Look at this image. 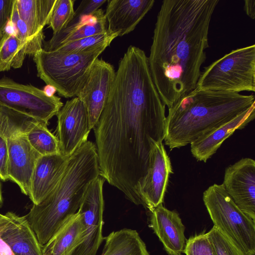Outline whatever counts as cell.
Masks as SVG:
<instances>
[{
	"mask_svg": "<svg viewBox=\"0 0 255 255\" xmlns=\"http://www.w3.org/2000/svg\"><path fill=\"white\" fill-rule=\"evenodd\" d=\"M165 105L141 49L121 59L106 104L94 128L100 176L136 205L151 150L165 136Z\"/></svg>",
	"mask_w": 255,
	"mask_h": 255,
	"instance_id": "6da1fadb",
	"label": "cell"
},
{
	"mask_svg": "<svg viewBox=\"0 0 255 255\" xmlns=\"http://www.w3.org/2000/svg\"><path fill=\"white\" fill-rule=\"evenodd\" d=\"M219 0H164L158 12L148 63L168 108L196 89L206 59L210 23Z\"/></svg>",
	"mask_w": 255,
	"mask_h": 255,
	"instance_id": "7a4b0ae2",
	"label": "cell"
},
{
	"mask_svg": "<svg viewBox=\"0 0 255 255\" xmlns=\"http://www.w3.org/2000/svg\"><path fill=\"white\" fill-rule=\"evenodd\" d=\"M255 106L254 95L196 89L168 108L164 143L186 146Z\"/></svg>",
	"mask_w": 255,
	"mask_h": 255,
	"instance_id": "3957f363",
	"label": "cell"
},
{
	"mask_svg": "<svg viewBox=\"0 0 255 255\" xmlns=\"http://www.w3.org/2000/svg\"><path fill=\"white\" fill-rule=\"evenodd\" d=\"M99 176L96 145L87 141L70 157L56 188L25 215L41 248L78 212L89 184Z\"/></svg>",
	"mask_w": 255,
	"mask_h": 255,
	"instance_id": "277c9868",
	"label": "cell"
},
{
	"mask_svg": "<svg viewBox=\"0 0 255 255\" xmlns=\"http://www.w3.org/2000/svg\"><path fill=\"white\" fill-rule=\"evenodd\" d=\"M108 46L74 53L46 51L42 48L33 56L37 76L54 87L59 95L66 98L77 97L95 60Z\"/></svg>",
	"mask_w": 255,
	"mask_h": 255,
	"instance_id": "5b68a950",
	"label": "cell"
},
{
	"mask_svg": "<svg viewBox=\"0 0 255 255\" xmlns=\"http://www.w3.org/2000/svg\"><path fill=\"white\" fill-rule=\"evenodd\" d=\"M203 200L214 226L245 255H255V220L237 206L223 185L209 186Z\"/></svg>",
	"mask_w": 255,
	"mask_h": 255,
	"instance_id": "8992f818",
	"label": "cell"
},
{
	"mask_svg": "<svg viewBox=\"0 0 255 255\" xmlns=\"http://www.w3.org/2000/svg\"><path fill=\"white\" fill-rule=\"evenodd\" d=\"M196 89L238 93L254 92L255 45L233 50L205 67Z\"/></svg>",
	"mask_w": 255,
	"mask_h": 255,
	"instance_id": "52a82bcc",
	"label": "cell"
},
{
	"mask_svg": "<svg viewBox=\"0 0 255 255\" xmlns=\"http://www.w3.org/2000/svg\"><path fill=\"white\" fill-rule=\"evenodd\" d=\"M63 106L60 98L48 97L32 85L20 84L7 77L0 79V106L48 125Z\"/></svg>",
	"mask_w": 255,
	"mask_h": 255,
	"instance_id": "ba28073f",
	"label": "cell"
},
{
	"mask_svg": "<svg viewBox=\"0 0 255 255\" xmlns=\"http://www.w3.org/2000/svg\"><path fill=\"white\" fill-rule=\"evenodd\" d=\"M105 179L99 176L87 188L78 212L86 229L84 241L73 255H96L104 241L102 229L104 201L103 187Z\"/></svg>",
	"mask_w": 255,
	"mask_h": 255,
	"instance_id": "9c48e42d",
	"label": "cell"
},
{
	"mask_svg": "<svg viewBox=\"0 0 255 255\" xmlns=\"http://www.w3.org/2000/svg\"><path fill=\"white\" fill-rule=\"evenodd\" d=\"M56 116L60 153L70 157L87 141L91 130L86 107L76 97L68 100Z\"/></svg>",
	"mask_w": 255,
	"mask_h": 255,
	"instance_id": "30bf717a",
	"label": "cell"
},
{
	"mask_svg": "<svg viewBox=\"0 0 255 255\" xmlns=\"http://www.w3.org/2000/svg\"><path fill=\"white\" fill-rule=\"evenodd\" d=\"M113 66L97 59L89 75L77 96L86 107L89 128H94L106 104L115 78Z\"/></svg>",
	"mask_w": 255,
	"mask_h": 255,
	"instance_id": "8fae6325",
	"label": "cell"
},
{
	"mask_svg": "<svg viewBox=\"0 0 255 255\" xmlns=\"http://www.w3.org/2000/svg\"><path fill=\"white\" fill-rule=\"evenodd\" d=\"M225 189L237 206L255 220V161L242 158L225 169Z\"/></svg>",
	"mask_w": 255,
	"mask_h": 255,
	"instance_id": "7c38bea8",
	"label": "cell"
},
{
	"mask_svg": "<svg viewBox=\"0 0 255 255\" xmlns=\"http://www.w3.org/2000/svg\"><path fill=\"white\" fill-rule=\"evenodd\" d=\"M172 165L162 142L155 144L149 157L147 171L139 188L143 207L148 211L162 204Z\"/></svg>",
	"mask_w": 255,
	"mask_h": 255,
	"instance_id": "4fadbf2b",
	"label": "cell"
},
{
	"mask_svg": "<svg viewBox=\"0 0 255 255\" xmlns=\"http://www.w3.org/2000/svg\"><path fill=\"white\" fill-rule=\"evenodd\" d=\"M24 129L7 138L8 175L9 180L16 183L23 194L29 197L32 173L41 155L29 144L24 134Z\"/></svg>",
	"mask_w": 255,
	"mask_h": 255,
	"instance_id": "5bb4252c",
	"label": "cell"
},
{
	"mask_svg": "<svg viewBox=\"0 0 255 255\" xmlns=\"http://www.w3.org/2000/svg\"><path fill=\"white\" fill-rule=\"evenodd\" d=\"M149 227L163 245L168 255H181L187 240L185 227L176 211L165 208L162 204L148 211Z\"/></svg>",
	"mask_w": 255,
	"mask_h": 255,
	"instance_id": "9a60e30c",
	"label": "cell"
},
{
	"mask_svg": "<svg viewBox=\"0 0 255 255\" xmlns=\"http://www.w3.org/2000/svg\"><path fill=\"white\" fill-rule=\"evenodd\" d=\"M1 238L10 255H42V248L26 216L3 215Z\"/></svg>",
	"mask_w": 255,
	"mask_h": 255,
	"instance_id": "2e32d148",
	"label": "cell"
},
{
	"mask_svg": "<svg viewBox=\"0 0 255 255\" xmlns=\"http://www.w3.org/2000/svg\"><path fill=\"white\" fill-rule=\"evenodd\" d=\"M154 0H109L105 15L107 32L123 36L133 31L152 8Z\"/></svg>",
	"mask_w": 255,
	"mask_h": 255,
	"instance_id": "e0dca14e",
	"label": "cell"
},
{
	"mask_svg": "<svg viewBox=\"0 0 255 255\" xmlns=\"http://www.w3.org/2000/svg\"><path fill=\"white\" fill-rule=\"evenodd\" d=\"M69 158L60 153L38 158L31 177L29 197L33 204H38L56 188L64 174Z\"/></svg>",
	"mask_w": 255,
	"mask_h": 255,
	"instance_id": "ac0fdd59",
	"label": "cell"
},
{
	"mask_svg": "<svg viewBox=\"0 0 255 255\" xmlns=\"http://www.w3.org/2000/svg\"><path fill=\"white\" fill-rule=\"evenodd\" d=\"M107 21L103 9L83 15L75 11L67 26L59 33L44 41L43 49L53 51L66 43L107 31Z\"/></svg>",
	"mask_w": 255,
	"mask_h": 255,
	"instance_id": "d6986e66",
	"label": "cell"
},
{
	"mask_svg": "<svg viewBox=\"0 0 255 255\" xmlns=\"http://www.w3.org/2000/svg\"><path fill=\"white\" fill-rule=\"evenodd\" d=\"M255 118V106L202 135L190 144L192 155L198 161L206 162L235 130L245 128Z\"/></svg>",
	"mask_w": 255,
	"mask_h": 255,
	"instance_id": "ffe728a7",
	"label": "cell"
},
{
	"mask_svg": "<svg viewBox=\"0 0 255 255\" xmlns=\"http://www.w3.org/2000/svg\"><path fill=\"white\" fill-rule=\"evenodd\" d=\"M56 0H15L20 17L25 23L34 54L43 48V28L48 25Z\"/></svg>",
	"mask_w": 255,
	"mask_h": 255,
	"instance_id": "44dd1931",
	"label": "cell"
},
{
	"mask_svg": "<svg viewBox=\"0 0 255 255\" xmlns=\"http://www.w3.org/2000/svg\"><path fill=\"white\" fill-rule=\"evenodd\" d=\"M86 229L78 211L68 218L46 245L42 255H73L84 241Z\"/></svg>",
	"mask_w": 255,
	"mask_h": 255,
	"instance_id": "7402d4cb",
	"label": "cell"
},
{
	"mask_svg": "<svg viewBox=\"0 0 255 255\" xmlns=\"http://www.w3.org/2000/svg\"><path fill=\"white\" fill-rule=\"evenodd\" d=\"M101 255H150L146 245L135 230L124 228L104 237Z\"/></svg>",
	"mask_w": 255,
	"mask_h": 255,
	"instance_id": "603a6c76",
	"label": "cell"
},
{
	"mask_svg": "<svg viewBox=\"0 0 255 255\" xmlns=\"http://www.w3.org/2000/svg\"><path fill=\"white\" fill-rule=\"evenodd\" d=\"M47 126L44 123L32 119L23 132L29 144L41 156L60 153L58 138Z\"/></svg>",
	"mask_w": 255,
	"mask_h": 255,
	"instance_id": "cb8c5ba5",
	"label": "cell"
},
{
	"mask_svg": "<svg viewBox=\"0 0 255 255\" xmlns=\"http://www.w3.org/2000/svg\"><path fill=\"white\" fill-rule=\"evenodd\" d=\"M26 55V45L17 35L4 32L0 38V72L20 68Z\"/></svg>",
	"mask_w": 255,
	"mask_h": 255,
	"instance_id": "d4e9b609",
	"label": "cell"
},
{
	"mask_svg": "<svg viewBox=\"0 0 255 255\" xmlns=\"http://www.w3.org/2000/svg\"><path fill=\"white\" fill-rule=\"evenodd\" d=\"M117 36L107 31L63 45L54 50L67 53L83 52L91 50L105 45H110Z\"/></svg>",
	"mask_w": 255,
	"mask_h": 255,
	"instance_id": "484cf974",
	"label": "cell"
},
{
	"mask_svg": "<svg viewBox=\"0 0 255 255\" xmlns=\"http://www.w3.org/2000/svg\"><path fill=\"white\" fill-rule=\"evenodd\" d=\"M75 0H56L48 25L53 34L63 29L72 18Z\"/></svg>",
	"mask_w": 255,
	"mask_h": 255,
	"instance_id": "4316f807",
	"label": "cell"
},
{
	"mask_svg": "<svg viewBox=\"0 0 255 255\" xmlns=\"http://www.w3.org/2000/svg\"><path fill=\"white\" fill-rule=\"evenodd\" d=\"M183 253L186 255H216L207 233L191 236L187 240Z\"/></svg>",
	"mask_w": 255,
	"mask_h": 255,
	"instance_id": "83f0119b",
	"label": "cell"
},
{
	"mask_svg": "<svg viewBox=\"0 0 255 255\" xmlns=\"http://www.w3.org/2000/svg\"><path fill=\"white\" fill-rule=\"evenodd\" d=\"M207 233L216 255H245L214 226Z\"/></svg>",
	"mask_w": 255,
	"mask_h": 255,
	"instance_id": "f1b7e54d",
	"label": "cell"
},
{
	"mask_svg": "<svg viewBox=\"0 0 255 255\" xmlns=\"http://www.w3.org/2000/svg\"><path fill=\"white\" fill-rule=\"evenodd\" d=\"M10 20L13 23L17 30V36L25 44L27 55L33 56L31 41L25 23L20 17L15 0H14Z\"/></svg>",
	"mask_w": 255,
	"mask_h": 255,
	"instance_id": "f546056e",
	"label": "cell"
},
{
	"mask_svg": "<svg viewBox=\"0 0 255 255\" xmlns=\"http://www.w3.org/2000/svg\"><path fill=\"white\" fill-rule=\"evenodd\" d=\"M14 0H0V38L10 19Z\"/></svg>",
	"mask_w": 255,
	"mask_h": 255,
	"instance_id": "4dcf8cb0",
	"label": "cell"
},
{
	"mask_svg": "<svg viewBox=\"0 0 255 255\" xmlns=\"http://www.w3.org/2000/svg\"><path fill=\"white\" fill-rule=\"evenodd\" d=\"M106 1V0H83L81 2L75 11L81 14H90L99 9V7Z\"/></svg>",
	"mask_w": 255,
	"mask_h": 255,
	"instance_id": "1f68e13d",
	"label": "cell"
},
{
	"mask_svg": "<svg viewBox=\"0 0 255 255\" xmlns=\"http://www.w3.org/2000/svg\"><path fill=\"white\" fill-rule=\"evenodd\" d=\"M18 114H20L0 106V128L11 121Z\"/></svg>",
	"mask_w": 255,
	"mask_h": 255,
	"instance_id": "d6a6232c",
	"label": "cell"
},
{
	"mask_svg": "<svg viewBox=\"0 0 255 255\" xmlns=\"http://www.w3.org/2000/svg\"><path fill=\"white\" fill-rule=\"evenodd\" d=\"M244 9L247 15L251 18H255V0H245Z\"/></svg>",
	"mask_w": 255,
	"mask_h": 255,
	"instance_id": "836d02e7",
	"label": "cell"
},
{
	"mask_svg": "<svg viewBox=\"0 0 255 255\" xmlns=\"http://www.w3.org/2000/svg\"><path fill=\"white\" fill-rule=\"evenodd\" d=\"M44 93L48 97H51L54 95L55 92L56 91L55 88L49 85H47L44 87L42 90Z\"/></svg>",
	"mask_w": 255,
	"mask_h": 255,
	"instance_id": "e575fe53",
	"label": "cell"
},
{
	"mask_svg": "<svg viewBox=\"0 0 255 255\" xmlns=\"http://www.w3.org/2000/svg\"><path fill=\"white\" fill-rule=\"evenodd\" d=\"M3 205V198L2 196V192L1 190V185L0 182V208L2 207Z\"/></svg>",
	"mask_w": 255,
	"mask_h": 255,
	"instance_id": "d590c367",
	"label": "cell"
}]
</instances>
